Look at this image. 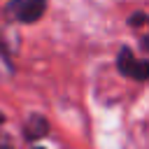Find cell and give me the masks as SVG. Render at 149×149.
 Listing matches in <instances>:
<instances>
[{
	"label": "cell",
	"mask_w": 149,
	"mask_h": 149,
	"mask_svg": "<svg viewBox=\"0 0 149 149\" xmlns=\"http://www.w3.org/2000/svg\"><path fill=\"white\" fill-rule=\"evenodd\" d=\"M49 133V121L44 119V116H40V114H33L28 121H26V126H23V135L28 137V140H40V137H44Z\"/></svg>",
	"instance_id": "3957f363"
},
{
	"label": "cell",
	"mask_w": 149,
	"mask_h": 149,
	"mask_svg": "<svg viewBox=\"0 0 149 149\" xmlns=\"http://www.w3.org/2000/svg\"><path fill=\"white\" fill-rule=\"evenodd\" d=\"M47 12V0H9L5 14L19 23H35Z\"/></svg>",
	"instance_id": "6da1fadb"
},
{
	"label": "cell",
	"mask_w": 149,
	"mask_h": 149,
	"mask_svg": "<svg viewBox=\"0 0 149 149\" xmlns=\"http://www.w3.org/2000/svg\"><path fill=\"white\" fill-rule=\"evenodd\" d=\"M35 149H44V147H35Z\"/></svg>",
	"instance_id": "8992f818"
},
{
	"label": "cell",
	"mask_w": 149,
	"mask_h": 149,
	"mask_svg": "<svg viewBox=\"0 0 149 149\" xmlns=\"http://www.w3.org/2000/svg\"><path fill=\"white\" fill-rule=\"evenodd\" d=\"M128 26L130 28H144V33H142V49L149 51V16L142 14V12H135V14H130Z\"/></svg>",
	"instance_id": "277c9868"
},
{
	"label": "cell",
	"mask_w": 149,
	"mask_h": 149,
	"mask_svg": "<svg viewBox=\"0 0 149 149\" xmlns=\"http://www.w3.org/2000/svg\"><path fill=\"white\" fill-rule=\"evenodd\" d=\"M116 68H119V72H121L123 77H130V79H137V81L149 79V61L135 58L128 47H121V49H119Z\"/></svg>",
	"instance_id": "7a4b0ae2"
},
{
	"label": "cell",
	"mask_w": 149,
	"mask_h": 149,
	"mask_svg": "<svg viewBox=\"0 0 149 149\" xmlns=\"http://www.w3.org/2000/svg\"><path fill=\"white\" fill-rule=\"evenodd\" d=\"M14 144H12V140H9V135H5L2 130H0V149H12Z\"/></svg>",
	"instance_id": "5b68a950"
}]
</instances>
